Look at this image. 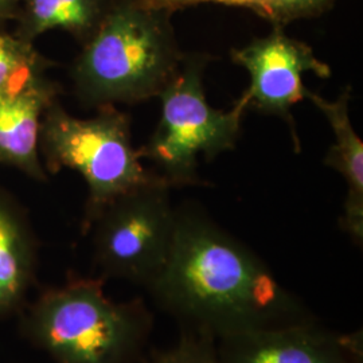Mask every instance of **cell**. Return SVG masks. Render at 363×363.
I'll return each mask as SVG.
<instances>
[{"label":"cell","mask_w":363,"mask_h":363,"mask_svg":"<svg viewBox=\"0 0 363 363\" xmlns=\"http://www.w3.org/2000/svg\"><path fill=\"white\" fill-rule=\"evenodd\" d=\"M147 292L181 330L216 339L316 318L252 249L191 203L177 208L167 265Z\"/></svg>","instance_id":"1"},{"label":"cell","mask_w":363,"mask_h":363,"mask_svg":"<svg viewBox=\"0 0 363 363\" xmlns=\"http://www.w3.org/2000/svg\"><path fill=\"white\" fill-rule=\"evenodd\" d=\"M104 279L70 272L18 313L19 333L54 363H140L155 318L142 298L115 300Z\"/></svg>","instance_id":"2"},{"label":"cell","mask_w":363,"mask_h":363,"mask_svg":"<svg viewBox=\"0 0 363 363\" xmlns=\"http://www.w3.org/2000/svg\"><path fill=\"white\" fill-rule=\"evenodd\" d=\"M172 13L156 0H109L72 67L81 103L101 108L157 97L184 58L171 25Z\"/></svg>","instance_id":"3"},{"label":"cell","mask_w":363,"mask_h":363,"mask_svg":"<svg viewBox=\"0 0 363 363\" xmlns=\"http://www.w3.org/2000/svg\"><path fill=\"white\" fill-rule=\"evenodd\" d=\"M91 118L72 116L52 101L42 117L39 155L50 174L77 171L88 186L82 233L111 202L121 195L156 181L155 171L144 169L140 150L130 138V118L115 105L97 108Z\"/></svg>","instance_id":"4"},{"label":"cell","mask_w":363,"mask_h":363,"mask_svg":"<svg viewBox=\"0 0 363 363\" xmlns=\"http://www.w3.org/2000/svg\"><path fill=\"white\" fill-rule=\"evenodd\" d=\"M208 61V55L184 54L179 70L157 96L162 115L155 132L139 148L142 159L152 162L156 174L171 187L201 183L198 157H214L232 150L247 111L244 96L228 112L208 104L202 85Z\"/></svg>","instance_id":"5"},{"label":"cell","mask_w":363,"mask_h":363,"mask_svg":"<svg viewBox=\"0 0 363 363\" xmlns=\"http://www.w3.org/2000/svg\"><path fill=\"white\" fill-rule=\"evenodd\" d=\"M171 189L159 178L103 208L86 233L91 234L96 276L145 291L155 284L167 265L177 228Z\"/></svg>","instance_id":"6"},{"label":"cell","mask_w":363,"mask_h":363,"mask_svg":"<svg viewBox=\"0 0 363 363\" xmlns=\"http://www.w3.org/2000/svg\"><path fill=\"white\" fill-rule=\"evenodd\" d=\"M232 60L245 67L250 76V86L242 94L247 106L284 118L298 147L291 108L306 97L301 76L311 72L318 77H330V66L318 60L308 45L288 37L283 26L277 25L269 35L233 50Z\"/></svg>","instance_id":"7"},{"label":"cell","mask_w":363,"mask_h":363,"mask_svg":"<svg viewBox=\"0 0 363 363\" xmlns=\"http://www.w3.org/2000/svg\"><path fill=\"white\" fill-rule=\"evenodd\" d=\"M217 352L220 363H363V333L313 318L218 337Z\"/></svg>","instance_id":"8"},{"label":"cell","mask_w":363,"mask_h":363,"mask_svg":"<svg viewBox=\"0 0 363 363\" xmlns=\"http://www.w3.org/2000/svg\"><path fill=\"white\" fill-rule=\"evenodd\" d=\"M55 94V85L45 76L19 91L0 94V163L35 181L46 179L39 159V130Z\"/></svg>","instance_id":"9"},{"label":"cell","mask_w":363,"mask_h":363,"mask_svg":"<svg viewBox=\"0 0 363 363\" xmlns=\"http://www.w3.org/2000/svg\"><path fill=\"white\" fill-rule=\"evenodd\" d=\"M350 89L343 91L335 101H328L320 96L306 91V97L318 106L328 120L335 143L325 156V166L340 172L347 183L340 226L357 245L363 242V144L351 125L349 115Z\"/></svg>","instance_id":"10"},{"label":"cell","mask_w":363,"mask_h":363,"mask_svg":"<svg viewBox=\"0 0 363 363\" xmlns=\"http://www.w3.org/2000/svg\"><path fill=\"white\" fill-rule=\"evenodd\" d=\"M37 276V244L23 213L0 193V320L18 315Z\"/></svg>","instance_id":"11"},{"label":"cell","mask_w":363,"mask_h":363,"mask_svg":"<svg viewBox=\"0 0 363 363\" xmlns=\"http://www.w3.org/2000/svg\"><path fill=\"white\" fill-rule=\"evenodd\" d=\"M109 0H21L15 35L30 43L61 30L85 43L101 22Z\"/></svg>","instance_id":"12"},{"label":"cell","mask_w":363,"mask_h":363,"mask_svg":"<svg viewBox=\"0 0 363 363\" xmlns=\"http://www.w3.org/2000/svg\"><path fill=\"white\" fill-rule=\"evenodd\" d=\"M49 65L34 43L0 28V94L19 91L43 77Z\"/></svg>","instance_id":"13"},{"label":"cell","mask_w":363,"mask_h":363,"mask_svg":"<svg viewBox=\"0 0 363 363\" xmlns=\"http://www.w3.org/2000/svg\"><path fill=\"white\" fill-rule=\"evenodd\" d=\"M140 363H220L217 339L203 333L181 330L174 345L164 349L150 347Z\"/></svg>","instance_id":"14"},{"label":"cell","mask_w":363,"mask_h":363,"mask_svg":"<svg viewBox=\"0 0 363 363\" xmlns=\"http://www.w3.org/2000/svg\"><path fill=\"white\" fill-rule=\"evenodd\" d=\"M335 0H268L267 19L283 26L300 18L316 16L325 11Z\"/></svg>","instance_id":"15"},{"label":"cell","mask_w":363,"mask_h":363,"mask_svg":"<svg viewBox=\"0 0 363 363\" xmlns=\"http://www.w3.org/2000/svg\"><path fill=\"white\" fill-rule=\"evenodd\" d=\"M203 1H214V3L228 4V6L247 7V9H252L253 11H256L262 18H267V15H268V0H159V3L167 6L174 11L177 9L203 3Z\"/></svg>","instance_id":"16"},{"label":"cell","mask_w":363,"mask_h":363,"mask_svg":"<svg viewBox=\"0 0 363 363\" xmlns=\"http://www.w3.org/2000/svg\"><path fill=\"white\" fill-rule=\"evenodd\" d=\"M19 6L21 0H0V28H3L9 21L16 18Z\"/></svg>","instance_id":"17"}]
</instances>
